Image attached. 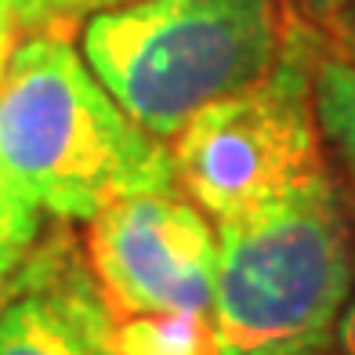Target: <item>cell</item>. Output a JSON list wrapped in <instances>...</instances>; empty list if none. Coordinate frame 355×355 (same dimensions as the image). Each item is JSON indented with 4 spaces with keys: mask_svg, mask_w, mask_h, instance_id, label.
<instances>
[{
    "mask_svg": "<svg viewBox=\"0 0 355 355\" xmlns=\"http://www.w3.org/2000/svg\"><path fill=\"white\" fill-rule=\"evenodd\" d=\"M0 164L58 221H91L127 196L178 189L171 149L127 116L55 29L29 33L0 76Z\"/></svg>",
    "mask_w": 355,
    "mask_h": 355,
    "instance_id": "1",
    "label": "cell"
},
{
    "mask_svg": "<svg viewBox=\"0 0 355 355\" xmlns=\"http://www.w3.org/2000/svg\"><path fill=\"white\" fill-rule=\"evenodd\" d=\"M214 229L218 355H330L355 290V239L330 171Z\"/></svg>",
    "mask_w": 355,
    "mask_h": 355,
    "instance_id": "2",
    "label": "cell"
},
{
    "mask_svg": "<svg viewBox=\"0 0 355 355\" xmlns=\"http://www.w3.org/2000/svg\"><path fill=\"white\" fill-rule=\"evenodd\" d=\"M84 62L138 127L171 141L279 58L276 0H127L84 26Z\"/></svg>",
    "mask_w": 355,
    "mask_h": 355,
    "instance_id": "3",
    "label": "cell"
},
{
    "mask_svg": "<svg viewBox=\"0 0 355 355\" xmlns=\"http://www.w3.org/2000/svg\"><path fill=\"white\" fill-rule=\"evenodd\" d=\"M312 29L286 26L279 58L257 84L200 109L171 138L178 185L211 221L247 214L322 174Z\"/></svg>",
    "mask_w": 355,
    "mask_h": 355,
    "instance_id": "4",
    "label": "cell"
},
{
    "mask_svg": "<svg viewBox=\"0 0 355 355\" xmlns=\"http://www.w3.org/2000/svg\"><path fill=\"white\" fill-rule=\"evenodd\" d=\"M84 257L112 315H211L218 229L178 189L105 207L87 221Z\"/></svg>",
    "mask_w": 355,
    "mask_h": 355,
    "instance_id": "5",
    "label": "cell"
},
{
    "mask_svg": "<svg viewBox=\"0 0 355 355\" xmlns=\"http://www.w3.org/2000/svg\"><path fill=\"white\" fill-rule=\"evenodd\" d=\"M105 327L109 304L80 257L66 243L33 247L0 301V355H105Z\"/></svg>",
    "mask_w": 355,
    "mask_h": 355,
    "instance_id": "6",
    "label": "cell"
},
{
    "mask_svg": "<svg viewBox=\"0 0 355 355\" xmlns=\"http://www.w3.org/2000/svg\"><path fill=\"white\" fill-rule=\"evenodd\" d=\"M109 355H218L211 315L196 312H145L112 315L105 327Z\"/></svg>",
    "mask_w": 355,
    "mask_h": 355,
    "instance_id": "7",
    "label": "cell"
},
{
    "mask_svg": "<svg viewBox=\"0 0 355 355\" xmlns=\"http://www.w3.org/2000/svg\"><path fill=\"white\" fill-rule=\"evenodd\" d=\"M315 116L348 178L355 182V62L319 55L315 62Z\"/></svg>",
    "mask_w": 355,
    "mask_h": 355,
    "instance_id": "8",
    "label": "cell"
},
{
    "mask_svg": "<svg viewBox=\"0 0 355 355\" xmlns=\"http://www.w3.org/2000/svg\"><path fill=\"white\" fill-rule=\"evenodd\" d=\"M0 232L37 239L40 236V211L22 196V189L8 178L4 164H0Z\"/></svg>",
    "mask_w": 355,
    "mask_h": 355,
    "instance_id": "9",
    "label": "cell"
},
{
    "mask_svg": "<svg viewBox=\"0 0 355 355\" xmlns=\"http://www.w3.org/2000/svg\"><path fill=\"white\" fill-rule=\"evenodd\" d=\"M15 8H19L26 33H37V29H51L55 22L80 15V0H15Z\"/></svg>",
    "mask_w": 355,
    "mask_h": 355,
    "instance_id": "10",
    "label": "cell"
},
{
    "mask_svg": "<svg viewBox=\"0 0 355 355\" xmlns=\"http://www.w3.org/2000/svg\"><path fill=\"white\" fill-rule=\"evenodd\" d=\"M37 239H26V236H11V232H0V301H4L15 283H19L22 268L33 254Z\"/></svg>",
    "mask_w": 355,
    "mask_h": 355,
    "instance_id": "11",
    "label": "cell"
},
{
    "mask_svg": "<svg viewBox=\"0 0 355 355\" xmlns=\"http://www.w3.org/2000/svg\"><path fill=\"white\" fill-rule=\"evenodd\" d=\"M22 33H26V26L19 19V11H15V0H0V76H4Z\"/></svg>",
    "mask_w": 355,
    "mask_h": 355,
    "instance_id": "12",
    "label": "cell"
},
{
    "mask_svg": "<svg viewBox=\"0 0 355 355\" xmlns=\"http://www.w3.org/2000/svg\"><path fill=\"white\" fill-rule=\"evenodd\" d=\"M330 22H334L337 40H341V47H345V58L355 62V0H348V4H341L337 11H330Z\"/></svg>",
    "mask_w": 355,
    "mask_h": 355,
    "instance_id": "13",
    "label": "cell"
},
{
    "mask_svg": "<svg viewBox=\"0 0 355 355\" xmlns=\"http://www.w3.org/2000/svg\"><path fill=\"white\" fill-rule=\"evenodd\" d=\"M337 348H341V355H355V290H352V301L345 309L341 330H337Z\"/></svg>",
    "mask_w": 355,
    "mask_h": 355,
    "instance_id": "14",
    "label": "cell"
},
{
    "mask_svg": "<svg viewBox=\"0 0 355 355\" xmlns=\"http://www.w3.org/2000/svg\"><path fill=\"white\" fill-rule=\"evenodd\" d=\"M297 4L312 8V11H322V15H330V11H337L341 4H348V0H297Z\"/></svg>",
    "mask_w": 355,
    "mask_h": 355,
    "instance_id": "15",
    "label": "cell"
},
{
    "mask_svg": "<svg viewBox=\"0 0 355 355\" xmlns=\"http://www.w3.org/2000/svg\"><path fill=\"white\" fill-rule=\"evenodd\" d=\"M112 4H127V0H80V11H102Z\"/></svg>",
    "mask_w": 355,
    "mask_h": 355,
    "instance_id": "16",
    "label": "cell"
},
{
    "mask_svg": "<svg viewBox=\"0 0 355 355\" xmlns=\"http://www.w3.org/2000/svg\"><path fill=\"white\" fill-rule=\"evenodd\" d=\"M15 11H19V8H15Z\"/></svg>",
    "mask_w": 355,
    "mask_h": 355,
    "instance_id": "17",
    "label": "cell"
},
{
    "mask_svg": "<svg viewBox=\"0 0 355 355\" xmlns=\"http://www.w3.org/2000/svg\"><path fill=\"white\" fill-rule=\"evenodd\" d=\"M105 355H109V352H105Z\"/></svg>",
    "mask_w": 355,
    "mask_h": 355,
    "instance_id": "18",
    "label": "cell"
}]
</instances>
